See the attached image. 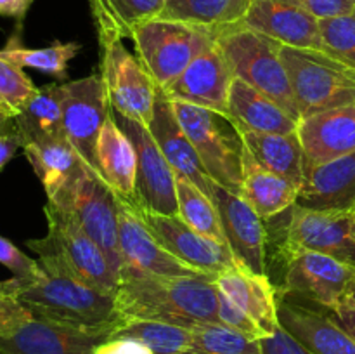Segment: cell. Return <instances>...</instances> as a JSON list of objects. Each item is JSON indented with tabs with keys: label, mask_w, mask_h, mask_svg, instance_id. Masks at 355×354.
<instances>
[{
	"label": "cell",
	"mask_w": 355,
	"mask_h": 354,
	"mask_svg": "<svg viewBox=\"0 0 355 354\" xmlns=\"http://www.w3.org/2000/svg\"><path fill=\"white\" fill-rule=\"evenodd\" d=\"M99 38V75L106 87L111 108L121 117L132 118L148 127L155 113L159 87L139 58L132 54L113 33L97 35Z\"/></svg>",
	"instance_id": "obj_9"
},
{
	"label": "cell",
	"mask_w": 355,
	"mask_h": 354,
	"mask_svg": "<svg viewBox=\"0 0 355 354\" xmlns=\"http://www.w3.org/2000/svg\"><path fill=\"white\" fill-rule=\"evenodd\" d=\"M214 283L218 292L255 319L267 337L276 333L279 328V295L267 274L239 266L217 274Z\"/></svg>",
	"instance_id": "obj_25"
},
{
	"label": "cell",
	"mask_w": 355,
	"mask_h": 354,
	"mask_svg": "<svg viewBox=\"0 0 355 354\" xmlns=\"http://www.w3.org/2000/svg\"><path fill=\"white\" fill-rule=\"evenodd\" d=\"M97 35L113 33L130 38L141 24L165 10V0H89Z\"/></svg>",
	"instance_id": "obj_31"
},
{
	"label": "cell",
	"mask_w": 355,
	"mask_h": 354,
	"mask_svg": "<svg viewBox=\"0 0 355 354\" xmlns=\"http://www.w3.org/2000/svg\"><path fill=\"white\" fill-rule=\"evenodd\" d=\"M114 297L123 321L148 319L184 328L220 323L214 278L123 274Z\"/></svg>",
	"instance_id": "obj_2"
},
{
	"label": "cell",
	"mask_w": 355,
	"mask_h": 354,
	"mask_svg": "<svg viewBox=\"0 0 355 354\" xmlns=\"http://www.w3.org/2000/svg\"><path fill=\"white\" fill-rule=\"evenodd\" d=\"M322 51L355 68V10L343 16L319 19Z\"/></svg>",
	"instance_id": "obj_37"
},
{
	"label": "cell",
	"mask_w": 355,
	"mask_h": 354,
	"mask_svg": "<svg viewBox=\"0 0 355 354\" xmlns=\"http://www.w3.org/2000/svg\"><path fill=\"white\" fill-rule=\"evenodd\" d=\"M33 0H0V16L12 17L17 23H23Z\"/></svg>",
	"instance_id": "obj_47"
},
{
	"label": "cell",
	"mask_w": 355,
	"mask_h": 354,
	"mask_svg": "<svg viewBox=\"0 0 355 354\" xmlns=\"http://www.w3.org/2000/svg\"><path fill=\"white\" fill-rule=\"evenodd\" d=\"M297 205L311 210H355V151L326 163H307Z\"/></svg>",
	"instance_id": "obj_20"
},
{
	"label": "cell",
	"mask_w": 355,
	"mask_h": 354,
	"mask_svg": "<svg viewBox=\"0 0 355 354\" xmlns=\"http://www.w3.org/2000/svg\"><path fill=\"white\" fill-rule=\"evenodd\" d=\"M44 214L47 235L26 242L28 248L38 255V264L44 269L69 274L99 290L116 294V271L75 215L52 201L45 203Z\"/></svg>",
	"instance_id": "obj_3"
},
{
	"label": "cell",
	"mask_w": 355,
	"mask_h": 354,
	"mask_svg": "<svg viewBox=\"0 0 355 354\" xmlns=\"http://www.w3.org/2000/svg\"><path fill=\"white\" fill-rule=\"evenodd\" d=\"M14 124H16V132L19 134L23 146L30 142L66 137L64 127H62L59 83L37 87L26 104L21 108L19 115L14 118Z\"/></svg>",
	"instance_id": "obj_30"
},
{
	"label": "cell",
	"mask_w": 355,
	"mask_h": 354,
	"mask_svg": "<svg viewBox=\"0 0 355 354\" xmlns=\"http://www.w3.org/2000/svg\"><path fill=\"white\" fill-rule=\"evenodd\" d=\"M137 208L158 242L186 266L214 280L217 274L241 266L231 248L194 231L179 215L156 214L142 207Z\"/></svg>",
	"instance_id": "obj_15"
},
{
	"label": "cell",
	"mask_w": 355,
	"mask_h": 354,
	"mask_svg": "<svg viewBox=\"0 0 355 354\" xmlns=\"http://www.w3.org/2000/svg\"><path fill=\"white\" fill-rule=\"evenodd\" d=\"M170 101L210 179L241 194L245 142L234 121L218 111L184 101Z\"/></svg>",
	"instance_id": "obj_5"
},
{
	"label": "cell",
	"mask_w": 355,
	"mask_h": 354,
	"mask_svg": "<svg viewBox=\"0 0 355 354\" xmlns=\"http://www.w3.org/2000/svg\"><path fill=\"white\" fill-rule=\"evenodd\" d=\"M114 115L120 127L130 137L137 155L139 207L156 214L179 215L177 176L149 127L132 118Z\"/></svg>",
	"instance_id": "obj_14"
},
{
	"label": "cell",
	"mask_w": 355,
	"mask_h": 354,
	"mask_svg": "<svg viewBox=\"0 0 355 354\" xmlns=\"http://www.w3.org/2000/svg\"><path fill=\"white\" fill-rule=\"evenodd\" d=\"M300 187L284 177L260 167L248 149L243 155V187L241 196L263 219L270 221L297 205Z\"/></svg>",
	"instance_id": "obj_27"
},
{
	"label": "cell",
	"mask_w": 355,
	"mask_h": 354,
	"mask_svg": "<svg viewBox=\"0 0 355 354\" xmlns=\"http://www.w3.org/2000/svg\"><path fill=\"white\" fill-rule=\"evenodd\" d=\"M52 203L75 215L90 238L103 248L120 280L121 255L118 246V196L99 172L82 162L71 183L61 191Z\"/></svg>",
	"instance_id": "obj_8"
},
{
	"label": "cell",
	"mask_w": 355,
	"mask_h": 354,
	"mask_svg": "<svg viewBox=\"0 0 355 354\" xmlns=\"http://www.w3.org/2000/svg\"><path fill=\"white\" fill-rule=\"evenodd\" d=\"M253 0H165L159 17L218 30L243 23Z\"/></svg>",
	"instance_id": "obj_32"
},
{
	"label": "cell",
	"mask_w": 355,
	"mask_h": 354,
	"mask_svg": "<svg viewBox=\"0 0 355 354\" xmlns=\"http://www.w3.org/2000/svg\"><path fill=\"white\" fill-rule=\"evenodd\" d=\"M59 97L66 137L83 162L97 170V137L111 111L103 78L99 73H92L83 78L59 83Z\"/></svg>",
	"instance_id": "obj_10"
},
{
	"label": "cell",
	"mask_w": 355,
	"mask_h": 354,
	"mask_svg": "<svg viewBox=\"0 0 355 354\" xmlns=\"http://www.w3.org/2000/svg\"><path fill=\"white\" fill-rule=\"evenodd\" d=\"M281 59L290 78L300 120L355 103V68L324 51L288 45L281 47Z\"/></svg>",
	"instance_id": "obj_6"
},
{
	"label": "cell",
	"mask_w": 355,
	"mask_h": 354,
	"mask_svg": "<svg viewBox=\"0 0 355 354\" xmlns=\"http://www.w3.org/2000/svg\"><path fill=\"white\" fill-rule=\"evenodd\" d=\"M17 149H23V142L16 130L0 134V170L12 160Z\"/></svg>",
	"instance_id": "obj_46"
},
{
	"label": "cell",
	"mask_w": 355,
	"mask_h": 354,
	"mask_svg": "<svg viewBox=\"0 0 355 354\" xmlns=\"http://www.w3.org/2000/svg\"><path fill=\"white\" fill-rule=\"evenodd\" d=\"M354 235H355V210H354Z\"/></svg>",
	"instance_id": "obj_49"
},
{
	"label": "cell",
	"mask_w": 355,
	"mask_h": 354,
	"mask_svg": "<svg viewBox=\"0 0 355 354\" xmlns=\"http://www.w3.org/2000/svg\"><path fill=\"white\" fill-rule=\"evenodd\" d=\"M97 170L118 198L139 207L137 155L111 108L96 144Z\"/></svg>",
	"instance_id": "obj_24"
},
{
	"label": "cell",
	"mask_w": 355,
	"mask_h": 354,
	"mask_svg": "<svg viewBox=\"0 0 355 354\" xmlns=\"http://www.w3.org/2000/svg\"><path fill=\"white\" fill-rule=\"evenodd\" d=\"M297 250L324 253L355 267L354 210H311L293 205L290 208L283 252Z\"/></svg>",
	"instance_id": "obj_13"
},
{
	"label": "cell",
	"mask_w": 355,
	"mask_h": 354,
	"mask_svg": "<svg viewBox=\"0 0 355 354\" xmlns=\"http://www.w3.org/2000/svg\"><path fill=\"white\" fill-rule=\"evenodd\" d=\"M243 24L281 45L322 51L318 17L284 0H253Z\"/></svg>",
	"instance_id": "obj_19"
},
{
	"label": "cell",
	"mask_w": 355,
	"mask_h": 354,
	"mask_svg": "<svg viewBox=\"0 0 355 354\" xmlns=\"http://www.w3.org/2000/svg\"><path fill=\"white\" fill-rule=\"evenodd\" d=\"M227 117L234 121L239 132L293 134L298 127V120H295L276 101L239 78L232 80Z\"/></svg>",
	"instance_id": "obj_26"
},
{
	"label": "cell",
	"mask_w": 355,
	"mask_h": 354,
	"mask_svg": "<svg viewBox=\"0 0 355 354\" xmlns=\"http://www.w3.org/2000/svg\"><path fill=\"white\" fill-rule=\"evenodd\" d=\"M177 201H179V217L187 226L229 248L220 215L210 194L201 191L191 180L177 177Z\"/></svg>",
	"instance_id": "obj_34"
},
{
	"label": "cell",
	"mask_w": 355,
	"mask_h": 354,
	"mask_svg": "<svg viewBox=\"0 0 355 354\" xmlns=\"http://www.w3.org/2000/svg\"><path fill=\"white\" fill-rule=\"evenodd\" d=\"M118 246L123 274H162V276L211 278L168 252L158 242L135 205L118 198Z\"/></svg>",
	"instance_id": "obj_12"
},
{
	"label": "cell",
	"mask_w": 355,
	"mask_h": 354,
	"mask_svg": "<svg viewBox=\"0 0 355 354\" xmlns=\"http://www.w3.org/2000/svg\"><path fill=\"white\" fill-rule=\"evenodd\" d=\"M180 354H262V344L222 323H205L191 328L189 344Z\"/></svg>",
	"instance_id": "obj_35"
},
{
	"label": "cell",
	"mask_w": 355,
	"mask_h": 354,
	"mask_svg": "<svg viewBox=\"0 0 355 354\" xmlns=\"http://www.w3.org/2000/svg\"><path fill=\"white\" fill-rule=\"evenodd\" d=\"M92 354H155L148 346L134 339L110 337L94 347Z\"/></svg>",
	"instance_id": "obj_44"
},
{
	"label": "cell",
	"mask_w": 355,
	"mask_h": 354,
	"mask_svg": "<svg viewBox=\"0 0 355 354\" xmlns=\"http://www.w3.org/2000/svg\"><path fill=\"white\" fill-rule=\"evenodd\" d=\"M82 45L78 42H59L40 49L24 47L21 40V23H17L16 31L9 37L2 49L0 56L7 61L14 62L19 68H33L42 73L55 76L59 80H66V71L71 59L78 56Z\"/></svg>",
	"instance_id": "obj_33"
},
{
	"label": "cell",
	"mask_w": 355,
	"mask_h": 354,
	"mask_svg": "<svg viewBox=\"0 0 355 354\" xmlns=\"http://www.w3.org/2000/svg\"><path fill=\"white\" fill-rule=\"evenodd\" d=\"M35 83L23 68L7 61L0 56V104L12 115H19L21 108L26 104L35 92Z\"/></svg>",
	"instance_id": "obj_38"
},
{
	"label": "cell",
	"mask_w": 355,
	"mask_h": 354,
	"mask_svg": "<svg viewBox=\"0 0 355 354\" xmlns=\"http://www.w3.org/2000/svg\"><path fill=\"white\" fill-rule=\"evenodd\" d=\"M23 151L40 179L47 200L58 196L71 183L83 162L82 156L66 137L30 142L23 146Z\"/></svg>",
	"instance_id": "obj_29"
},
{
	"label": "cell",
	"mask_w": 355,
	"mask_h": 354,
	"mask_svg": "<svg viewBox=\"0 0 355 354\" xmlns=\"http://www.w3.org/2000/svg\"><path fill=\"white\" fill-rule=\"evenodd\" d=\"M0 264L6 266L14 278H33L40 274L42 267L38 260L28 257L23 250L17 248L12 242L0 236Z\"/></svg>",
	"instance_id": "obj_41"
},
{
	"label": "cell",
	"mask_w": 355,
	"mask_h": 354,
	"mask_svg": "<svg viewBox=\"0 0 355 354\" xmlns=\"http://www.w3.org/2000/svg\"><path fill=\"white\" fill-rule=\"evenodd\" d=\"M3 285L37 318L66 328L111 337L123 323L114 294L99 290L69 274L42 267L37 276L24 280L12 276Z\"/></svg>",
	"instance_id": "obj_1"
},
{
	"label": "cell",
	"mask_w": 355,
	"mask_h": 354,
	"mask_svg": "<svg viewBox=\"0 0 355 354\" xmlns=\"http://www.w3.org/2000/svg\"><path fill=\"white\" fill-rule=\"evenodd\" d=\"M148 127L165 158L168 160L175 176L191 180L201 191L210 194V176L205 170L203 163H201L194 146L191 144L189 137L184 132L182 125L177 120L172 101L162 89L158 90L155 113H153V120Z\"/></svg>",
	"instance_id": "obj_22"
},
{
	"label": "cell",
	"mask_w": 355,
	"mask_h": 354,
	"mask_svg": "<svg viewBox=\"0 0 355 354\" xmlns=\"http://www.w3.org/2000/svg\"><path fill=\"white\" fill-rule=\"evenodd\" d=\"M232 80L234 75L214 40L189 62L175 82L162 90L173 101H184L227 115Z\"/></svg>",
	"instance_id": "obj_17"
},
{
	"label": "cell",
	"mask_w": 355,
	"mask_h": 354,
	"mask_svg": "<svg viewBox=\"0 0 355 354\" xmlns=\"http://www.w3.org/2000/svg\"><path fill=\"white\" fill-rule=\"evenodd\" d=\"M111 337L139 340L155 354H180L189 344L191 328L148 319H127Z\"/></svg>",
	"instance_id": "obj_36"
},
{
	"label": "cell",
	"mask_w": 355,
	"mask_h": 354,
	"mask_svg": "<svg viewBox=\"0 0 355 354\" xmlns=\"http://www.w3.org/2000/svg\"><path fill=\"white\" fill-rule=\"evenodd\" d=\"M106 335L83 333L33 316V319L9 335L0 337L2 354H92Z\"/></svg>",
	"instance_id": "obj_23"
},
{
	"label": "cell",
	"mask_w": 355,
	"mask_h": 354,
	"mask_svg": "<svg viewBox=\"0 0 355 354\" xmlns=\"http://www.w3.org/2000/svg\"><path fill=\"white\" fill-rule=\"evenodd\" d=\"M135 56L159 89L175 82L189 62L215 40V30L156 17L132 33Z\"/></svg>",
	"instance_id": "obj_7"
},
{
	"label": "cell",
	"mask_w": 355,
	"mask_h": 354,
	"mask_svg": "<svg viewBox=\"0 0 355 354\" xmlns=\"http://www.w3.org/2000/svg\"><path fill=\"white\" fill-rule=\"evenodd\" d=\"M260 344H262V354H312L281 325L274 335L262 339Z\"/></svg>",
	"instance_id": "obj_43"
},
{
	"label": "cell",
	"mask_w": 355,
	"mask_h": 354,
	"mask_svg": "<svg viewBox=\"0 0 355 354\" xmlns=\"http://www.w3.org/2000/svg\"><path fill=\"white\" fill-rule=\"evenodd\" d=\"M210 196L220 215L229 248L246 269L267 274V229L263 219L241 196L215 180L210 184Z\"/></svg>",
	"instance_id": "obj_16"
},
{
	"label": "cell",
	"mask_w": 355,
	"mask_h": 354,
	"mask_svg": "<svg viewBox=\"0 0 355 354\" xmlns=\"http://www.w3.org/2000/svg\"><path fill=\"white\" fill-rule=\"evenodd\" d=\"M241 137L245 148L260 167L284 177L295 186L302 187L305 156L297 132L293 134L241 132Z\"/></svg>",
	"instance_id": "obj_28"
},
{
	"label": "cell",
	"mask_w": 355,
	"mask_h": 354,
	"mask_svg": "<svg viewBox=\"0 0 355 354\" xmlns=\"http://www.w3.org/2000/svg\"><path fill=\"white\" fill-rule=\"evenodd\" d=\"M33 312L24 307L0 281V337L16 332L33 319Z\"/></svg>",
	"instance_id": "obj_40"
},
{
	"label": "cell",
	"mask_w": 355,
	"mask_h": 354,
	"mask_svg": "<svg viewBox=\"0 0 355 354\" xmlns=\"http://www.w3.org/2000/svg\"><path fill=\"white\" fill-rule=\"evenodd\" d=\"M16 130V124H14V117L0 104V134L3 132H14Z\"/></svg>",
	"instance_id": "obj_48"
},
{
	"label": "cell",
	"mask_w": 355,
	"mask_h": 354,
	"mask_svg": "<svg viewBox=\"0 0 355 354\" xmlns=\"http://www.w3.org/2000/svg\"><path fill=\"white\" fill-rule=\"evenodd\" d=\"M284 290L331 312L355 281V267L331 255L297 250L284 253Z\"/></svg>",
	"instance_id": "obj_11"
},
{
	"label": "cell",
	"mask_w": 355,
	"mask_h": 354,
	"mask_svg": "<svg viewBox=\"0 0 355 354\" xmlns=\"http://www.w3.org/2000/svg\"><path fill=\"white\" fill-rule=\"evenodd\" d=\"M215 42L234 78L269 96L300 121L290 78L281 59L283 45L279 42L243 23L215 30Z\"/></svg>",
	"instance_id": "obj_4"
},
{
	"label": "cell",
	"mask_w": 355,
	"mask_h": 354,
	"mask_svg": "<svg viewBox=\"0 0 355 354\" xmlns=\"http://www.w3.org/2000/svg\"><path fill=\"white\" fill-rule=\"evenodd\" d=\"M279 325L312 354H355V339L319 305L283 292Z\"/></svg>",
	"instance_id": "obj_18"
},
{
	"label": "cell",
	"mask_w": 355,
	"mask_h": 354,
	"mask_svg": "<svg viewBox=\"0 0 355 354\" xmlns=\"http://www.w3.org/2000/svg\"><path fill=\"white\" fill-rule=\"evenodd\" d=\"M0 354H2V353H0Z\"/></svg>",
	"instance_id": "obj_50"
},
{
	"label": "cell",
	"mask_w": 355,
	"mask_h": 354,
	"mask_svg": "<svg viewBox=\"0 0 355 354\" xmlns=\"http://www.w3.org/2000/svg\"><path fill=\"white\" fill-rule=\"evenodd\" d=\"M297 135L307 163H326L355 151V103L298 121Z\"/></svg>",
	"instance_id": "obj_21"
},
{
	"label": "cell",
	"mask_w": 355,
	"mask_h": 354,
	"mask_svg": "<svg viewBox=\"0 0 355 354\" xmlns=\"http://www.w3.org/2000/svg\"><path fill=\"white\" fill-rule=\"evenodd\" d=\"M284 2L307 10L318 19L343 16L355 10V0H284Z\"/></svg>",
	"instance_id": "obj_42"
},
{
	"label": "cell",
	"mask_w": 355,
	"mask_h": 354,
	"mask_svg": "<svg viewBox=\"0 0 355 354\" xmlns=\"http://www.w3.org/2000/svg\"><path fill=\"white\" fill-rule=\"evenodd\" d=\"M218 319H220L222 325L229 326V328L236 330V332L243 333V335L250 337V339H267V335L257 325L255 319L250 318L243 309H239L234 302L229 301L222 292H218Z\"/></svg>",
	"instance_id": "obj_39"
},
{
	"label": "cell",
	"mask_w": 355,
	"mask_h": 354,
	"mask_svg": "<svg viewBox=\"0 0 355 354\" xmlns=\"http://www.w3.org/2000/svg\"><path fill=\"white\" fill-rule=\"evenodd\" d=\"M331 314L338 321V325L355 339V281L350 285L338 305L333 309Z\"/></svg>",
	"instance_id": "obj_45"
}]
</instances>
